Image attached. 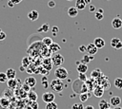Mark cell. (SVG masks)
I'll return each mask as SVG.
<instances>
[{"label": "cell", "mask_w": 122, "mask_h": 109, "mask_svg": "<svg viewBox=\"0 0 122 109\" xmlns=\"http://www.w3.org/2000/svg\"><path fill=\"white\" fill-rule=\"evenodd\" d=\"M120 103H121V99H120L118 96H112V97L110 99V104H111V106H112V107L119 106Z\"/></svg>", "instance_id": "7"}, {"label": "cell", "mask_w": 122, "mask_h": 109, "mask_svg": "<svg viewBox=\"0 0 122 109\" xmlns=\"http://www.w3.org/2000/svg\"><path fill=\"white\" fill-rule=\"evenodd\" d=\"M120 48H122V42H121V41L116 45V46L114 47V49H115V50H118V49H120Z\"/></svg>", "instance_id": "43"}, {"label": "cell", "mask_w": 122, "mask_h": 109, "mask_svg": "<svg viewBox=\"0 0 122 109\" xmlns=\"http://www.w3.org/2000/svg\"><path fill=\"white\" fill-rule=\"evenodd\" d=\"M97 12H99V13H102V14H103V13H104V9H97Z\"/></svg>", "instance_id": "47"}, {"label": "cell", "mask_w": 122, "mask_h": 109, "mask_svg": "<svg viewBox=\"0 0 122 109\" xmlns=\"http://www.w3.org/2000/svg\"><path fill=\"white\" fill-rule=\"evenodd\" d=\"M39 17V13L37 10H30L29 13H28V18L30 20V21H36Z\"/></svg>", "instance_id": "14"}, {"label": "cell", "mask_w": 122, "mask_h": 109, "mask_svg": "<svg viewBox=\"0 0 122 109\" xmlns=\"http://www.w3.org/2000/svg\"><path fill=\"white\" fill-rule=\"evenodd\" d=\"M91 62V59H90V55L88 54V55H84L83 56V58H82V60H81V63L82 64H89Z\"/></svg>", "instance_id": "33"}, {"label": "cell", "mask_w": 122, "mask_h": 109, "mask_svg": "<svg viewBox=\"0 0 122 109\" xmlns=\"http://www.w3.org/2000/svg\"><path fill=\"white\" fill-rule=\"evenodd\" d=\"M86 6H87V4L85 3L84 0H76V1H75V6H74V7H75L78 10L84 9L86 8Z\"/></svg>", "instance_id": "18"}, {"label": "cell", "mask_w": 122, "mask_h": 109, "mask_svg": "<svg viewBox=\"0 0 122 109\" xmlns=\"http://www.w3.org/2000/svg\"><path fill=\"white\" fill-rule=\"evenodd\" d=\"M49 29H50L49 24H43V25L41 26V27L38 29V31H40V32H47Z\"/></svg>", "instance_id": "28"}, {"label": "cell", "mask_w": 122, "mask_h": 109, "mask_svg": "<svg viewBox=\"0 0 122 109\" xmlns=\"http://www.w3.org/2000/svg\"><path fill=\"white\" fill-rule=\"evenodd\" d=\"M51 60L52 65H55L57 67L61 66L63 64V63H64V57L60 53H54V54H52V56L51 57Z\"/></svg>", "instance_id": "3"}, {"label": "cell", "mask_w": 122, "mask_h": 109, "mask_svg": "<svg viewBox=\"0 0 122 109\" xmlns=\"http://www.w3.org/2000/svg\"><path fill=\"white\" fill-rule=\"evenodd\" d=\"M97 47L92 43V44H89L88 45H87V53L89 54V55H92V56H94L96 53H97Z\"/></svg>", "instance_id": "5"}, {"label": "cell", "mask_w": 122, "mask_h": 109, "mask_svg": "<svg viewBox=\"0 0 122 109\" xmlns=\"http://www.w3.org/2000/svg\"><path fill=\"white\" fill-rule=\"evenodd\" d=\"M20 70H21V71H25V70H26V68H25L24 66H20Z\"/></svg>", "instance_id": "50"}, {"label": "cell", "mask_w": 122, "mask_h": 109, "mask_svg": "<svg viewBox=\"0 0 122 109\" xmlns=\"http://www.w3.org/2000/svg\"><path fill=\"white\" fill-rule=\"evenodd\" d=\"M49 50L51 52V54H54V53H57L60 49H61V47H60V45L57 44V43H52L51 45H49Z\"/></svg>", "instance_id": "13"}, {"label": "cell", "mask_w": 122, "mask_h": 109, "mask_svg": "<svg viewBox=\"0 0 122 109\" xmlns=\"http://www.w3.org/2000/svg\"><path fill=\"white\" fill-rule=\"evenodd\" d=\"M43 68H45L46 70L50 71L51 68H52V63H51V57L50 58H45L43 60Z\"/></svg>", "instance_id": "11"}, {"label": "cell", "mask_w": 122, "mask_h": 109, "mask_svg": "<svg viewBox=\"0 0 122 109\" xmlns=\"http://www.w3.org/2000/svg\"><path fill=\"white\" fill-rule=\"evenodd\" d=\"M30 87L27 83H25V82H24V83L22 84V86H21V89H22V90H24V91H25V92H27V93H28L29 91H30Z\"/></svg>", "instance_id": "37"}, {"label": "cell", "mask_w": 122, "mask_h": 109, "mask_svg": "<svg viewBox=\"0 0 122 109\" xmlns=\"http://www.w3.org/2000/svg\"><path fill=\"white\" fill-rule=\"evenodd\" d=\"M52 43H53V42H52V40H51V37H44V38L42 39V44H43L44 45L48 46V47H49V45H51Z\"/></svg>", "instance_id": "23"}, {"label": "cell", "mask_w": 122, "mask_h": 109, "mask_svg": "<svg viewBox=\"0 0 122 109\" xmlns=\"http://www.w3.org/2000/svg\"><path fill=\"white\" fill-rule=\"evenodd\" d=\"M114 85L117 89H122V78H116L114 80Z\"/></svg>", "instance_id": "26"}, {"label": "cell", "mask_w": 122, "mask_h": 109, "mask_svg": "<svg viewBox=\"0 0 122 109\" xmlns=\"http://www.w3.org/2000/svg\"><path fill=\"white\" fill-rule=\"evenodd\" d=\"M30 105H31V108L32 109H37L38 108V104L36 103V101H30Z\"/></svg>", "instance_id": "42"}, {"label": "cell", "mask_w": 122, "mask_h": 109, "mask_svg": "<svg viewBox=\"0 0 122 109\" xmlns=\"http://www.w3.org/2000/svg\"><path fill=\"white\" fill-rule=\"evenodd\" d=\"M68 74H69V73H68V70H67L65 67H62V66L57 67V68L55 69V71H54V76H55V78H56V79H59V80H61V81L67 79V78H68Z\"/></svg>", "instance_id": "2"}, {"label": "cell", "mask_w": 122, "mask_h": 109, "mask_svg": "<svg viewBox=\"0 0 122 109\" xmlns=\"http://www.w3.org/2000/svg\"><path fill=\"white\" fill-rule=\"evenodd\" d=\"M9 1H10L13 5H17V4H19V3H21L23 0H9Z\"/></svg>", "instance_id": "45"}, {"label": "cell", "mask_w": 122, "mask_h": 109, "mask_svg": "<svg viewBox=\"0 0 122 109\" xmlns=\"http://www.w3.org/2000/svg\"><path fill=\"white\" fill-rule=\"evenodd\" d=\"M98 107L99 109H108L111 107V104L109 103L108 100H101L99 102H98Z\"/></svg>", "instance_id": "19"}, {"label": "cell", "mask_w": 122, "mask_h": 109, "mask_svg": "<svg viewBox=\"0 0 122 109\" xmlns=\"http://www.w3.org/2000/svg\"><path fill=\"white\" fill-rule=\"evenodd\" d=\"M108 109H112V108H111V107H110V108H108Z\"/></svg>", "instance_id": "53"}, {"label": "cell", "mask_w": 122, "mask_h": 109, "mask_svg": "<svg viewBox=\"0 0 122 109\" xmlns=\"http://www.w3.org/2000/svg\"><path fill=\"white\" fill-rule=\"evenodd\" d=\"M25 83H27L30 88H32L36 85V79L32 76H30V77L25 79Z\"/></svg>", "instance_id": "12"}, {"label": "cell", "mask_w": 122, "mask_h": 109, "mask_svg": "<svg viewBox=\"0 0 122 109\" xmlns=\"http://www.w3.org/2000/svg\"><path fill=\"white\" fill-rule=\"evenodd\" d=\"M48 6H49L50 8H54V7H55V2H54L53 0H51V1H49Z\"/></svg>", "instance_id": "41"}, {"label": "cell", "mask_w": 122, "mask_h": 109, "mask_svg": "<svg viewBox=\"0 0 122 109\" xmlns=\"http://www.w3.org/2000/svg\"><path fill=\"white\" fill-rule=\"evenodd\" d=\"M51 32H52V35L53 36H57L58 32H59V27L57 26H54L51 27Z\"/></svg>", "instance_id": "34"}, {"label": "cell", "mask_w": 122, "mask_h": 109, "mask_svg": "<svg viewBox=\"0 0 122 109\" xmlns=\"http://www.w3.org/2000/svg\"><path fill=\"white\" fill-rule=\"evenodd\" d=\"M92 92H93L94 97L101 98L103 96V94H104V88L101 85H97V86H95V88H93V91Z\"/></svg>", "instance_id": "6"}, {"label": "cell", "mask_w": 122, "mask_h": 109, "mask_svg": "<svg viewBox=\"0 0 122 109\" xmlns=\"http://www.w3.org/2000/svg\"><path fill=\"white\" fill-rule=\"evenodd\" d=\"M50 86H51V88L53 91H55V92H61L63 90V88H64V83H63V82L61 80L55 78L54 80H52L51 82Z\"/></svg>", "instance_id": "1"}, {"label": "cell", "mask_w": 122, "mask_h": 109, "mask_svg": "<svg viewBox=\"0 0 122 109\" xmlns=\"http://www.w3.org/2000/svg\"><path fill=\"white\" fill-rule=\"evenodd\" d=\"M102 75H103L102 72H101L98 68L95 69V70H92V72L91 73V77H92V78H94V79H99Z\"/></svg>", "instance_id": "22"}, {"label": "cell", "mask_w": 122, "mask_h": 109, "mask_svg": "<svg viewBox=\"0 0 122 109\" xmlns=\"http://www.w3.org/2000/svg\"><path fill=\"white\" fill-rule=\"evenodd\" d=\"M89 97H90V93H81L80 95H79V99H80V101L81 102H85L88 99H89Z\"/></svg>", "instance_id": "25"}, {"label": "cell", "mask_w": 122, "mask_h": 109, "mask_svg": "<svg viewBox=\"0 0 122 109\" xmlns=\"http://www.w3.org/2000/svg\"><path fill=\"white\" fill-rule=\"evenodd\" d=\"M67 1H72V0H67Z\"/></svg>", "instance_id": "52"}, {"label": "cell", "mask_w": 122, "mask_h": 109, "mask_svg": "<svg viewBox=\"0 0 122 109\" xmlns=\"http://www.w3.org/2000/svg\"><path fill=\"white\" fill-rule=\"evenodd\" d=\"M76 70H77V72H79V73L86 74V72H87V70H88V65H87L86 64H82V63H81V64H77Z\"/></svg>", "instance_id": "17"}, {"label": "cell", "mask_w": 122, "mask_h": 109, "mask_svg": "<svg viewBox=\"0 0 122 109\" xmlns=\"http://www.w3.org/2000/svg\"><path fill=\"white\" fill-rule=\"evenodd\" d=\"M71 109H84L83 103H82V102H76V103H73V104L71 105Z\"/></svg>", "instance_id": "30"}, {"label": "cell", "mask_w": 122, "mask_h": 109, "mask_svg": "<svg viewBox=\"0 0 122 109\" xmlns=\"http://www.w3.org/2000/svg\"><path fill=\"white\" fill-rule=\"evenodd\" d=\"M8 6H9V7H10V8H12L14 5H13V4H12L10 1H9V2H8Z\"/></svg>", "instance_id": "48"}, {"label": "cell", "mask_w": 122, "mask_h": 109, "mask_svg": "<svg viewBox=\"0 0 122 109\" xmlns=\"http://www.w3.org/2000/svg\"><path fill=\"white\" fill-rule=\"evenodd\" d=\"M8 78L5 72H0V82H7Z\"/></svg>", "instance_id": "32"}, {"label": "cell", "mask_w": 122, "mask_h": 109, "mask_svg": "<svg viewBox=\"0 0 122 109\" xmlns=\"http://www.w3.org/2000/svg\"><path fill=\"white\" fill-rule=\"evenodd\" d=\"M92 44L97 47V49L103 48V47L105 46V41H104V39H102V38H100V37L95 38V39L93 40V43H92Z\"/></svg>", "instance_id": "9"}, {"label": "cell", "mask_w": 122, "mask_h": 109, "mask_svg": "<svg viewBox=\"0 0 122 109\" xmlns=\"http://www.w3.org/2000/svg\"><path fill=\"white\" fill-rule=\"evenodd\" d=\"M15 95H19L20 97L25 98V97H27L28 93H27V92H25L24 90H22V89L20 88V89H18V90H15Z\"/></svg>", "instance_id": "29"}, {"label": "cell", "mask_w": 122, "mask_h": 109, "mask_svg": "<svg viewBox=\"0 0 122 109\" xmlns=\"http://www.w3.org/2000/svg\"><path fill=\"white\" fill-rule=\"evenodd\" d=\"M20 80H16V79H10L7 81V85L9 87V89H15L17 88V84L19 83Z\"/></svg>", "instance_id": "10"}, {"label": "cell", "mask_w": 122, "mask_h": 109, "mask_svg": "<svg viewBox=\"0 0 122 109\" xmlns=\"http://www.w3.org/2000/svg\"><path fill=\"white\" fill-rule=\"evenodd\" d=\"M54 99H55V95L51 92H45L42 95V100L45 103L52 102V101H54Z\"/></svg>", "instance_id": "4"}, {"label": "cell", "mask_w": 122, "mask_h": 109, "mask_svg": "<svg viewBox=\"0 0 122 109\" xmlns=\"http://www.w3.org/2000/svg\"><path fill=\"white\" fill-rule=\"evenodd\" d=\"M5 73H6V75H7L8 80L15 79V78H16V71H15V69H13V68H8Z\"/></svg>", "instance_id": "15"}, {"label": "cell", "mask_w": 122, "mask_h": 109, "mask_svg": "<svg viewBox=\"0 0 122 109\" xmlns=\"http://www.w3.org/2000/svg\"><path fill=\"white\" fill-rule=\"evenodd\" d=\"M78 80L82 81V82H86L87 81V76L86 74H83V73H79V76H78Z\"/></svg>", "instance_id": "38"}, {"label": "cell", "mask_w": 122, "mask_h": 109, "mask_svg": "<svg viewBox=\"0 0 122 109\" xmlns=\"http://www.w3.org/2000/svg\"><path fill=\"white\" fill-rule=\"evenodd\" d=\"M112 109H122V107H120V106H116V107H113Z\"/></svg>", "instance_id": "51"}, {"label": "cell", "mask_w": 122, "mask_h": 109, "mask_svg": "<svg viewBox=\"0 0 122 109\" xmlns=\"http://www.w3.org/2000/svg\"><path fill=\"white\" fill-rule=\"evenodd\" d=\"M112 26L114 29H119L122 27V20L119 17H115L112 21Z\"/></svg>", "instance_id": "8"}, {"label": "cell", "mask_w": 122, "mask_h": 109, "mask_svg": "<svg viewBox=\"0 0 122 109\" xmlns=\"http://www.w3.org/2000/svg\"><path fill=\"white\" fill-rule=\"evenodd\" d=\"M6 37H7V35H6V33L0 28V41H3V40H5L6 39Z\"/></svg>", "instance_id": "39"}, {"label": "cell", "mask_w": 122, "mask_h": 109, "mask_svg": "<svg viewBox=\"0 0 122 109\" xmlns=\"http://www.w3.org/2000/svg\"><path fill=\"white\" fill-rule=\"evenodd\" d=\"M45 109H58V106H57V103L55 101H52V102L46 103V108Z\"/></svg>", "instance_id": "27"}, {"label": "cell", "mask_w": 122, "mask_h": 109, "mask_svg": "<svg viewBox=\"0 0 122 109\" xmlns=\"http://www.w3.org/2000/svg\"><path fill=\"white\" fill-rule=\"evenodd\" d=\"M85 1V3L87 4V5H91V2H92V0H84Z\"/></svg>", "instance_id": "49"}, {"label": "cell", "mask_w": 122, "mask_h": 109, "mask_svg": "<svg viewBox=\"0 0 122 109\" xmlns=\"http://www.w3.org/2000/svg\"><path fill=\"white\" fill-rule=\"evenodd\" d=\"M89 10L91 11V12H93V11H95L96 10V8L93 6V5H90V8H89Z\"/></svg>", "instance_id": "44"}, {"label": "cell", "mask_w": 122, "mask_h": 109, "mask_svg": "<svg viewBox=\"0 0 122 109\" xmlns=\"http://www.w3.org/2000/svg\"><path fill=\"white\" fill-rule=\"evenodd\" d=\"M27 97L29 98V100H30V101H36V100H37V98H38V96H37L36 92H34V91H31V90L28 92V95H27Z\"/></svg>", "instance_id": "20"}, {"label": "cell", "mask_w": 122, "mask_h": 109, "mask_svg": "<svg viewBox=\"0 0 122 109\" xmlns=\"http://www.w3.org/2000/svg\"><path fill=\"white\" fill-rule=\"evenodd\" d=\"M30 64V57H24L22 59V66H24L25 68H27Z\"/></svg>", "instance_id": "24"}, {"label": "cell", "mask_w": 122, "mask_h": 109, "mask_svg": "<svg viewBox=\"0 0 122 109\" xmlns=\"http://www.w3.org/2000/svg\"><path fill=\"white\" fill-rule=\"evenodd\" d=\"M119 42H120V39H119V38H112V39L111 40V46L114 48V47L116 46V45H117Z\"/></svg>", "instance_id": "31"}, {"label": "cell", "mask_w": 122, "mask_h": 109, "mask_svg": "<svg viewBox=\"0 0 122 109\" xmlns=\"http://www.w3.org/2000/svg\"><path fill=\"white\" fill-rule=\"evenodd\" d=\"M10 104V100H8V98H5V97H2L0 98V106L3 107V108H7Z\"/></svg>", "instance_id": "21"}, {"label": "cell", "mask_w": 122, "mask_h": 109, "mask_svg": "<svg viewBox=\"0 0 122 109\" xmlns=\"http://www.w3.org/2000/svg\"><path fill=\"white\" fill-rule=\"evenodd\" d=\"M84 109H94V107L92 105H87L84 107Z\"/></svg>", "instance_id": "46"}, {"label": "cell", "mask_w": 122, "mask_h": 109, "mask_svg": "<svg viewBox=\"0 0 122 109\" xmlns=\"http://www.w3.org/2000/svg\"><path fill=\"white\" fill-rule=\"evenodd\" d=\"M94 17H95L97 20L101 21V20H103V18H104V15H103L102 13H99V12L95 11V12H94Z\"/></svg>", "instance_id": "35"}, {"label": "cell", "mask_w": 122, "mask_h": 109, "mask_svg": "<svg viewBox=\"0 0 122 109\" xmlns=\"http://www.w3.org/2000/svg\"><path fill=\"white\" fill-rule=\"evenodd\" d=\"M78 50H79L80 52L84 53V52H86V50H87V46H86V45H81L78 47Z\"/></svg>", "instance_id": "40"}, {"label": "cell", "mask_w": 122, "mask_h": 109, "mask_svg": "<svg viewBox=\"0 0 122 109\" xmlns=\"http://www.w3.org/2000/svg\"><path fill=\"white\" fill-rule=\"evenodd\" d=\"M68 15L70 17H76L78 15V9L75 7H70L68 9Z\"/></svg>", "instance_id": "16"}, {"label": "cell", "mask_w": 122, "mask_h": 109, "mask_svg": "<svg viewBox=\"0 0 122 109\" xmlns=\"http://www.w3.org/2000/svg\"><path fill=\"white\" fill-rule=\"evenodd\" d=\"M42 86L44 87V88H48V86H49V83H48V81H47V77H43L42 78Z\"/></svg>", "instance_id": "36"}]
</instances>
